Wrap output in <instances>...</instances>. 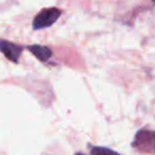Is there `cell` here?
<instances>
[{
    "label": "cell",
    "instance_id": "6da1fadb",
    "mask_svg": "<svg viewBox=\"0 0 155 155\" xmlns=\"http://www.w3.org/2000/svg\"><path fill=\"white\" fill-rule=\"evenodd\" d=\"M62 15V11L58 8H46L38 12L35 15L32 21V27L34 30H41L51 27L54 25L60 16Z\"/></svg>",
    "mask_w": 155,
    "mask_h": 155
},
{
    "label": "cell",
    "instance_id": "7a4b0ae2",
    "mask_svg": "<svg viewBox=\"0 0 155 155\" xmlns=\"http://www.w3.org/2000/svg\"><path fill=\"white\" fill-rule=\"evenodd\" d=\"M24 47L13 41L0 38V52L12 63H18L19 58L22 53Z\"/></svg>",
    "mask_w": 155,
    "mask_h": 155
},
{
    "label": "cell",
    "instance_id": "52a82bcc",
    "mask_svg": "<svg viewBox=\"0 0 155 155\" xmlns=\"http://www.w3.org/2000/svg\"><path fill=\"white\" fill-rule=\"evenodd\" d=\"M152 1H153V2H154V3H155V0H152Z\"/></svg>",
    "mask_w": 155,
    "mask_h": 155
},
{
    "label": "cell",
    "instance_id": "3957f363",
    "mask_svg": "<svg viewBox=\"0 0 155 155\" xmlns=\"http://www.w3.org/2000/svg\"><path fill=\"white\" fill-rule=\"evenodd\" d=\"M28 50L41 62L45 63L49 60L52 56L53 52L47 46H41V45H37V44H34V45H30L28 46Z\"/></svg>",
    "mask_w": 155,
    "mask_h": 155
},
{
    "label": "cell",
    "instance_id": "8992f818",
    "mask_svg": "<svg viewBox=\"0 0 155 155\" xmlns=\"http://www.w3.org/2000/svg\"><path fill=\"white\" fill-rule=\"evenodd\" d=\"M74 155H85V154H83V153H81V152H79V153H75Z\"/></svg>",
    "mask_w": 155,
    "mask_h": 155
},
{
    "label": "cell",
    "instance_id": "5b68a950",
    "mask_svg": "<svg viewBox=\"0 0 155 155\" xmlns=\"http://www.w3.org/2000/svg\"><path fill=\"white\" fill-rule=\"evenodd\" d=\"M152 140H153V149L155 151V132H152Z\"/></svg>",
    "mask_w": 155,
    "mask_h": 155
},
{
    "label": "cell",
    "instance_id": "277c9868",
    "mask_svg": "<svg viewBox=\"0 0 155 155\" xmlns=\"http://www.w3.org/2000/svg\"><path fill=\"white\" fill-rule=\"evenodd\" d=\"M91 155H121L114 150H110L105 147H93L91 150Z\"/></svg>",
    "mask_w": 155,
    "mask_h": 155
}]
</instances>
